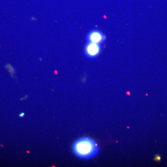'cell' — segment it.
Here are the masks:
<instances>
[{"label":"cell","mask_w":167,"mask_h":167,"mask_svg":"<svg viewBox=\"0 0 167 167\" xmlns=\"http://www.w3.org/2000/svg\"><path fill=\"white\" fill-rule=\"evenodd\" d=\"M106 40V36L103 33L99 30H91L86 36V42H92L98 44H103Z\"/></svg>","instance_id":"7a4b0ae2"},{"label":"cell","mask_w":167,"mask_h":167,"mask_svg":"<svg viewBox=\"0 0 167 167\" xmlns=\"http://www.w3.org/2000/svg\"><path fill=\"white\" fill-rule=\"evenodd\" d=\"M101 51V45L92 42H86L85 47V55L90 59L98 57Z\"/></svg>","instance_id":"3957f363"},{"label":"cell","mask_w":167,"mask_h":167,"mask_svg":"<svg viewBox=\"0 0 167 167\" xmlns=\"http://www.w3.org/2000/svg\"><path fill=\"white\" fill-rule=\"evenodd\" d=\"M154 160L155 161H157V162H159V161H161V156H160L158 155H156L155 156V157Z\"/></svg>","instance_id":"277c9868"},{"label":"cell","mask_w":167,"mask_h":167,"mask_svg":"<svg viewBox=\"0 0 167 167\" xmlns=\"http://www.w3.org/2000/svg\"><path fill=\"white\" fill-rule=\"evenodd\" d=\"M24 115H25V113H24V112H21L20 113V114L19 115V116L20 117H23V116H24Z\"/></svg>","instance_id":"5b68a950"},{"label":"cell","mask_w":167,"mask_h":167,"mask_svg":"<svg viewBox=\"0 0 167 167\" xmlns=\"http://www.w3.org/2000/svg\"><path fill=\"white\" fill-rule=\"evenodd\" d=\"M72 149L75 155L83 159L93 158L99 152L97 142L87 137H83L75 141L73 144Z\"/></svg>","instance_id":"6da1fadb"}]
</instances>
